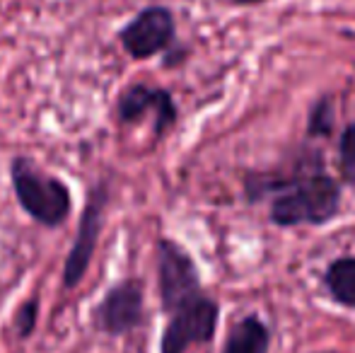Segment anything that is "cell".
<instances>
[{
	"label": "cell",
	"instance_id": "1",
	"mask_svg": "<svg viewBox=\"0 0 355 353\" xmlns=\"http://www.w3.org/2000/svg\"><path fill=\"white\" fill-rule=\"evenodd\" d=\"M10 184L19 208L42 227H61L71 218L73 196L61 177L44 172L32 157L10 160Z\"/></svg>",
	"mask_w": 355,
	"mask_h": 353
},
{
	"label": "cell",
	"instance_id": "2",
	"mask_svg": "<svg viewBox=\"0 0 355 353\" xmlns=\"http://www.w3.org/2000/svg\"><path fill=\"white\" fill-rule=\"evenodd\" d=\"M341 208V189L322 170L295 179L271 203V221L281 227L324 225Z\"/></svg>",
	"mask_w": 355,
	"mask_h": 353
},
{
	"label": "cell",
	"instance_id": "3",
	"mask_svg": "<svg viewBox=\"0 0 355 353\" xmlns=\"http://www.w3.org/2000/svg\"><path fill=\"white\" fill-rule=\"evenodd\" d=\"M112 201V189H109L107 179H99L92 189H89L87 198H85L83 213H80L78 230H75L71 252L63 264V288L75 291L87 276V268L94 259V252L99 245V235L104 227V213Z\"/></svg>",
	"mask_w": 355,
	"mask_h": 353
},
{
	"label": "cell",
	"instance_id": "4",
	"mask_svg": "<svg viewBox=\"0 0 355 353\" xmlns=\"http://www.w3.org/2000/svg\"><path fill=\"white\" fill-rule=\"evenodd\" d=\"M157 288L159 305L167 315L182 310L196 298L206 295L196 261L179 242L169 237L157 240Z\"/></svg>",
	"mask_w": 355,
	"mask_h": 353
},
{
	"label": "cell",
	"instance_id": "5",
	"mask_svg": "<svg viewBox=\"0 0 355 353\" xmlns=\"http://www.w3.org/2000/svg\"><path fill=\"white\" fill-rule=\"evenodd\" d=\"M92 327L104 336H128L145 322V288L141 278H123L107 288L92 307Z\"/></svg>",
	"mask_w": 355,
	"mask_h": 353
},
{
	"label": "cell",
	"instance_id": "6",
	"mask_svg": "<svg viewBox=\"0 0 355 353\" xmlns=\"http://www.w3.org/2000/svg\"><path fill=\"white\" fill-rule=\"evenodd\" d=\"M177 39L174 12L164 5H148L119 29L121 49L133 61H145L167 51Z\"/></svg>",
	"mask_w": 355,
	"mask_h": 353
},
{
	"label": "cell",
	"instance_id": "7",
	"mask_svg": "<svg viewBox=\"0 0 355 353\" xmlns=\"http://www.w3.org/2000/svg\"><path fill=\"white\" fill-rule=\"evenodd\" d=\"M220 322V307L213 298L201 295L182 310L172 312L159 339V353H187L193 344H211Z\"/></svg>",
	"mask_w": 355,
	"mask_h": 353
},
{
	"label": "cell",
	"instance_id": "8",
	"mask_svg": "<svg viewBox=\"0 0 355 353\" xmlns=\"http://www.w3.org/2000/svg\"><path fill=\"white\" fill-rule=\"evenodd\" d=\"M145 114L155 117V138H162L179 119V109L174 104L172 92L164 87H150L145 83H136L119 94L116 119L121 123H138L143 121Z\"/></svg>",
	"mask_w": 355,
	"mask_h": 353
},
{
	"label": "cell",
	"instance_id": "9",
	"mask_svg": "<svg viewBox=\"0 0 355 353\" xmlns=\"http://www.w3.org/2000/svg\"><path fill=\"white\" fill-rule=\"evenodd\" d=\"M271 332L257 315H247L230 329L220 353H268Z\"/></svg>",
	"mask_w": 355,
	"mask_h": 353
},
{
	"label": "cell",
	"instance_id": "10",
	"mask_svg": "<svg viewBox=\"0 0 355 353\" xmlns=\"http://www.w3.org/2000/svg\"><path fill=\"white\" fill-rule=\"evenodd\" d=\"M324 286L338 305L355 310V257H341L331 261L324 273Z\"/></svg>",
	"mask_w": 355,
	"mask_h": 353
},
{
	"label": "cell",
	"instance_id": "11",
	"mask_svg": "<svg viewBox=\"0 0 355 353\" xmlns=\"http://www.w3.org/2000/svg\"><path fill=\"white\" fill-rule=\"evenodd\" d=\"M39 310H42V298L39 295H29L27 300L15 310L12 329H15V334H17L19 341H27L34 336L37 325H39Z\"/></svg>",
	"mask_w": 355,
	"mask_h": 353
},
{
	"label": "cell",
	"instance_id": "12",
	"mask_svg": "<svg viewBox=\"0 0 355 353\" xmlns=\"http://www.w3.org/2000/svg\"><path fill=\"white\" fill-rule=\"evenodd\" d=\"M334 121H336V112H334V102L329 97H322L309 112L307 121V136L319 138V136H331Z\"/></svg>",
	"mask_w": 355,
	"mask_h": 353
},
{
	"label": "cell",
	"instance_id": "13",
	"mask_svg": "<svg viewBox=\"0 0 355 353\" xmlns=\"http://www.w3.org/2000/svg\"><path fill=\"white\" fill-rule=\"evenodd\" d=\"M338 165H341L343 179L348 184H355V123H348L338 138Z\"/></svg>",
	"mask_w": 355,
	"mask_h": 353
},
{
	"label": "cell",
	"instance_id": "14",
	"mask_svg": "<svg viewBox=\"0 0 355 353\" xmlns=\"http://www.w3.org/2000/svg\"><path fill=\"white\" fill-rule=\"evenodd\" d=\"M225 3H230V5H259V3H263V0H225Z\"/></svg>",
	"mask_w": 355,
	"mask_h": 353
},
{
	"label": "cell",
	"instance_id": "15",
	"mask_svg": "<svg viewBox=\"0 0 355 353\" xmlns=\"http://www.w3.org/2000/svg\"><path fill=\"white\" fill-rule=\"evenodd\" d=\"M329 353H331V351H329Z\"/></svg>",
	"mask_w": 355,
	"mask_h": 353
}]
</instances>
